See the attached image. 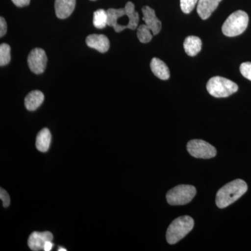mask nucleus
Segmentation results:
<instances>
[{
	"label": "nucleus",
	"mask_w": 251,
	"mask_h": 251,
	"mask_svg": "<svg viewBox=\"0 0 251 251\" xmlns=\"http://www.w3.org/2000/svg\"><path fill=\"white\" fill-rule=\"evenodd\" d=\"M222 0H198L197 11L200 17L206 20L210 17Z\"/></svg>",
	"instance_id": "f8f14e48"
},
{
	"label": "nucleus",
	"mask_w": 251,
	"mask_h": 251,
	"mask_svg": "<svg viewBox=\"0 0 251 251\" xmlns=\"http://www.w3.org/2000/svg\"><path fill=\"white\" fill-rule=\"evenodd\" d=\"M198 0H180V6L184 14H190L198 4Z\"/></svg>",
	"instance_id": "aec40b11"
},
{
	"label": "nucleus",
	"mask_w": 251,
	"mask_h": 251,
	"mask_svg": "<svg viewBox=\"0 0 251 251\" xmlns=\"http://www.w3.org/2000/svg\"><path fill=\"white\" fill-rule=\"evenodd\" d=\"M52 135L49 128H44L39 131L36 136V148L41 152H46L49 150Z\"/></svg>",
	"instance_id": "dca6fc26"
},
{
	"label": "nucleus",
	"mask_w": 251,
	"mask_h": 251,
	"mask_svg": "<svg viewBox=\"0 0 251 251\" xmlns=\"http://www.w3.org/2000/svg\"><path fill=\"white\" fill-rule=\"evenodd\" d=\"M142 11L145 25L151 29L153 35H157L161 30V22L156 17L154 10L150 6H145L142 8Z\"/></svg>",
	"instance_id": "1a4fd4ad"
},
{
	"label": "nucleus",
	"mask_w": 251,
	"mask_h": 251,
	"mask_svg": "<svg viewBox=\"0 0 251 251\" xmlns=\"http://www.w3.org/2000/svg\"><path fill=\"white\" fill-rule=\"evenodd\" d=\"M108 16L107 11L99 9L94 13L93 24L98 29H103L108 25Z\"/></svg>",
	"instance_id": "f3484780"
},
{
	"label": "nucleus",
	"mask_w": 251,
	"mask_h": 251,
	"mask_svg": "<svg viewBox=\"0 0 251 251\" xmlns=\"http://www.w3.org/2000/svg\"><path fill=\"white\" fill-rule=\"evenodd\" d=\"M151 29L145 24L141 25L138 28L137 36L140 42L143 44H147L150 42L152 39L153 34H151Z\"/></svg>",
	"instance_id": "a211bd4d"
},
{
	"label": "nucleus",
	"mask_w": 251,
	"mask_h": 251,
	"mask_svg": "<svg viewBox=\"0 0 251 251\" xmlns=\"http://www.w3.org/2000/svg\"><path fill=\"white\" fill-rule=\"evenodd\" d=\"M90 1H96V0H90Z\"/></svg>",
	"instance_id": "bb28decb"
},
{
	"label": "nucleus",
	"mask_w": 251,
	"mask_h": 251,
	"mask_svg": "<svg viewBox=\"0 0 251 251\" xmlns=\"http://www.w3.org/2000/svg\"><path fill=\"white\" fill-rule=\"evenodd\" d=\"M11 61V47L6 44L0 46V66L7 65Z\"/></svg>",
	"instance_id": "6ab92c4d"
},
{
	"label": "nucleus",
	"mask_w": 251,
	"mask_h": 251,
	"mask_svg": "<svg viewBox=\"0 0 251 251\" xmlns=\"http://www.w3.org/2000/svg\"><path fill=\"white\" fill-rule=\"evenodd\" d=\"M11 1L18 7H24L28 6L30 3V0H11Z\"/></svg>",
	"instance_id": "b1692460"
},
{
	"label": "nucleus",
	"mask_w": 251,
	"mask_h": 251,
	"mask_svg": "<svg viewBox=\"0 0 251 251\" xmlns=\"http://www.w3.org/2000/svg\"><path fill=\"white\" fill-rule=\"evenodd\" d=\"M44 100V94L41 91H32L25 99V106L29 111H34L41 106Z\"/></svg>",
	"instance_id": "4468645a"
},
{
	"label": "nucleus",
	"mask_w": 251,
	"mask_h": 251,
	"mask_svg": "<svg viewBox=\"0 0 251 251\" xmlns=\"http://www.w3.org/2000/svg\"><path fill=\"white\" fill-rule=\"evenodd\" d=\"M194 227V221L191 216H180L173 221L167 229L166 239L169 244H175L179 242Z\"/></svg>",
	"instance_id": "f03ea898"
},
{
	"label": "nucleus",
	"mask_w": 251,
	"mask_h": 251,
	"mask_svg": "<svg viewBox=\"0 0 251 251\" xmlns=\"http://www.w3.org/2000/svg\"><path fill=\"white\" fill-rule=\"evenodd\" d=\"M58 251H67V249H64V248L59 247L58 248Z\"/></svg>",
	"instance_id": "a878e982"
},
{
	"label": "nucleus",
	"mask_w": 251,
	"mask_h": 251,
	"mask_svg": "<svg viewBox=\"0 0 251 251\" xmlns=\"http://www.w3.org/2000/svg\"><path fill=\"white\" fill-rule=\"evenodd\" d=\"M151 72L161 80H166L171 76L169 69L161 59L153 57L150 63Z\"/></svg>",
	"instance_id": "ddd939ff"
},
{
	"label": "nucleus",
	"mask_w": 251,
	"mask_h": 251,
	"mask_svg": "<svg viewBox=\"0 0 251 251\" xmlns=\"http://www.w3.org/2000/svg\"><path fill=\"white\" fill-rule=\"evenodd\" d=\"M53 244L52 243V241H49V242H47L45 244V246H44V251H50L52 250V247H53Z\"/></svg>",
	"instance_id": "393cba45"
},
{
	"label": "nucleus",
	"mask_w": 251,
	"mask_h": 251,
	"mask_svg": "<svg viewBox=\"0 0 251 251\" xmlns=\"http://www.w3.org/2000/svg\"><path fill=\"white\" fill-rule=\"evenodd\" d=\"M184 49L188 56L194 57L197 55L202 49V41L198 36H188L184 41Z\"/></svg>",
	"instance_id": "2eb2a0df"
},
{
	"label": "nucleus",
	"mask_w": 251,
	"mask_h": 251,
	"mask_svg": "<svg viewBox=\"0 0 251 251\" xmlns=\"http://www.w3.org/2000/svg\"><path fill=\"white\" fill-rule=\"evenodd\" d=\"M196 194V188L191 185H179L172 188L166 195L167 201L171 205H184L192 201Z\"/></svg>",
	"instance_id": "39448f33"
},
{
	"label": "nucleus",
	"mask_w": 251,
	"mask_h": 251,
	"mask_svg": "<svg viewBox=\"0 0 251 251\" xmlns=\"http://www.w3.org/2000/svg\"><path fill=\"white\" fill-rule=\"evenodd\" d=\"M249 16L245 11H239L232 13L223 25L222 31L224 35L234 37L245 31L249 25Z\"/></svg>",
	"instance_id": "7ed1b4c3"
},
{
	"label": "nucleus",
	"mask_w": 251,
	"mask_h": 251,
	"mask_svg": "<svg viewBox=\"0 0 251 251\" xmlns=\"http://www.w3.org/2000/svg\"><path fill=\"white\" fill-rule=\"evenodd\" d=\"M187 150L191 156L197 158H214L216 155V150L210 144L202 140H193L188 142Z\"/></svg>",
	"instance_id": "423d86ee"
},
{
	"label": "nucleus",
	"mask_w": 251,
	"mask_h": 251,
	"mask_svg": "<svg viewBox=\"0 0 251 251\" xmlns=\"http://www.w3.org/2000/svg\"><path fill=\"white\" fill-rule=\"evenodd\" d=\"M52 239L53 235L48 231L44 232H34L28 239V246L31 251H44L46 243L52 241Z\"/></svg>",
	"instance_id": "6e6552de"
},
{
	"label": "nucleus",
	"mask_w": 251,
	"mask_h": 251,
	"mask_svg": "<svg viewBox=\"0 0 251 251\" xmlns=\"http://www.w3.org/2000/svg\"><path fill=\"white\" fill-rule=\"evenodd\" d=\"M240 72L243 76L251 81V62L242 63L240 66Z\"/></svg>",
	"instance_id": "412c9836"
},
{
	"label": "nucleus",
	"mask_w": 251,
	"mask_h": 251,
	"mask_svg": "<svg viewBox=\"0 0 251 251\" xmlns=\"http://www.w3.org/2000/svg\"><path fill=\"white\" fill-rule=\"evenodd\" d=\"M86 44L101 53H105L110 49V41L104 34H90L86 38Z\"/></svg>",
	"instance_id": "9d476101"
},
{
	"label": "nucleus",
	"mask_w": 251,
	"mask_h": 251,
	"mask_svg": "<svg viewBox=\"0 0 251 251\" xmlns=\"http://www.w3.org/2000/svg\"><path fill=\"white\" fill-rule=\"evenodd\" d=\"M0 198H1V201H2L4 207H9L10 202H11V201H10L9 195L8 194V193L6 192L4 189H3L2 188H0Z\"/></svg>",
	"instance_id": "4be33fe9"
},
{
	"label": "nucleus",
	"mask_w": 251,
	"mask_h": 251,
	"mask_svg": "<svg viewBox=\"0 0 251 251\" xmlns=\"http://www.w3.org/2000/svg\"><path fill=\"white\" fill-rule=\"evenodd\" d=\"M48 57L42 49H34L27 57L28 66L31 72L35 74H41L46 70Z\"/></svg>",
	"instance_id": "0eeeda50"
},
{
	"label": "nucleus",
	"mask_w": 251,
	"mask_h": 251,
	"mask_svg": "<svg viewBox=\"0 0 251 251\" xmlns=\"http://www.w3.org/2000/svg\"><path fill=\"white\" fill-rule=\"evenodd\" d=\"M206 90L210 95L216 98H226L237 92L239 87L229 79L216 76L208 81Z\"/></svg>",
	"instance_id": "20e7f679"
},
{
	"label": "nucleus",
	"mask_w": 251,
	"mask_h": 251,
	"mask_svg": "<svg viewBox=\"0 0 251 251\" xmlns=\"http://www.w3.org/2000/svg\"><path fill=\"white\" fill-rule=\"evenodd\" d=\"M247 183L242 179H235L220 188L216 197V204L221 209L227 207L247 193Z\"/></svg>",
	"instance_id": "f257e3e1"
},
{
	"label": "nucleus",
	"mask_w": 251,
	"mask_h": 251,
	"mask_svg": "<svg viewBox=\"0 0 251 251\" xmlns=\"http://www.w3.org/2000/svg\"><path fill=\"white\" fill-rule=\"evenodd\" d=\"M7 31V25L3 17L0 18V36L3 37Z\"/></svg>",
	"instance_id": "5701e85b"
},
{
	"label": "nucleus",
	"mask_w": 251,
	"mask_h": 251,
	"mask_svg": "<svg viewBox=\"0 0 251 251\" xmlns=\"http://www.w3.org/2000/svg\"><path fill=\"white\" fill-rule=\"evenodd\" d=\"M76 0H55L54 10L59 19L69 18L75 9Z\"/></svg>",
	"instance_id": "9b49d317"
}]
</instances>
